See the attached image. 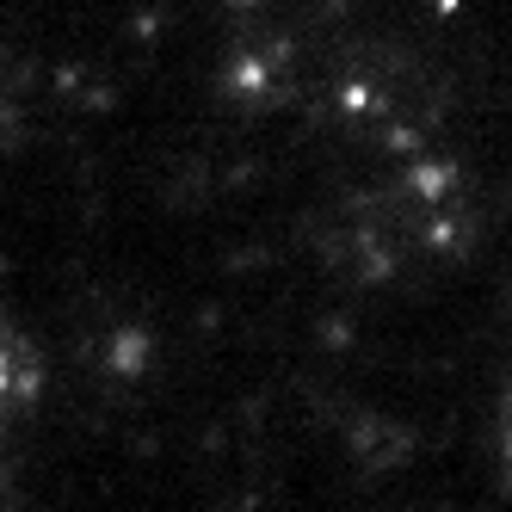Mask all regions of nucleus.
Here are the masks:
<instances>
[{
    "mask_svg": "<svg viewBox=\"0 0 512 512\" xmlns=\"http://www.w3.org/2000/svg\"><path fill=\"white\" fill-rule=\"evenodd\" d=\"M506 451H512V408H506Z\"/></svg>",
    "mask_w": 512,
    "mask_h": 512,
    "instance_id": "obj_1",
    "label": "nucleus"
}]
</instances>
